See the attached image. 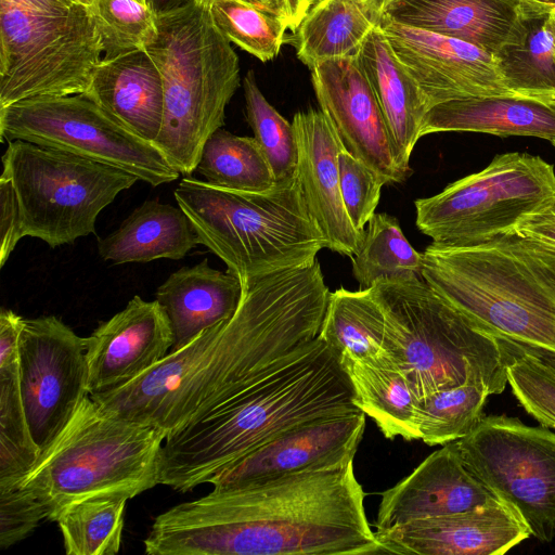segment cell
<instances>
[{
  "label": "cell",
  "instance_id": "obj_1",
  "mask_svg": "<svg viewBox=\"0 0 555 555\" xmlns=\"http://www.w3.org/2000/svg\"><path fill=\"white\" fill-rule=\"evenodd\" d=\"M330 294L318 261L244 284L230 319L134 379L90 397L168 436L223 405L272 363L317 338Z\"/></svg>",
  "mask_w": 555,
  "mask_h": 555
},
{
  "label": "cell",
  "instance_id": "obj_2",
  "mask_svg": "<svg viewBox=\"0 0 555 555\" xmlns=\"http://www.w3.org/2000/svg\"><path fill=\"white\" fill-rule=\"evenodd\" d=\"M353 463L212 489L155 517L150 555H364L380 553Z\"/></svg>",
  "mask_w": 555,
  "mask_h": 555
},
{
  "label": "cell",
  "instance_id": "obj_3",
  "mask_svg": "<svg viewBox=\"0 0 555 555\" xmlns=\"http://www.w3.org/2000/svg\"><path fill=\"white\" fill-rule=\"evenodd\" d=\"M337 353L320 337L270 365L205 417L164 440L159 485L190 491L276 436L309 422L361 413Z\"/></svg>",
  "mask_w": 555,
  "mask_h": 555
},
{
  "label": "cell",
  "instance_id": "obj_4",
  "mask_svg": "<svg viewBox=\"0 0 555 555\" xmlns=\"http://www.w3.org/2000/svg\"><path fill=\"white\" fill-rule=\"evenodd\" d=\"M422 279L487 333L555 354V253L505 233L467 246L429 244Z\"/></svg>",
  "mask_w": 555,
  "mask_h": 555
},
{
  "label": "cell",
  "instance_id": "obj_5",
  "mask_svg": "<svg viewBox=\"0 0 555 555\" xmlns=\"http://www.w3.org/2000/svg\"><path fill=\"white\" fill-rule=\"evenodd\" d=\"M173 195L202 245L243 285L276 272L310 267L326 248L297 176L264 192L229 190L186 177Z\"/></svg>",
  "mask_w": 555,
  "mask_h": 555
},
{
  "label": "cell",
  "instance_id": "obj_6",
  "mask_svg": "<svg viewBox=\"0 0 555 555\" xmlns=\"http://www.w3.org/2000/svg\"><path fill=\"white\" fill-rule=\"evenodd\" d=\"M164 87V119L153 142L182 175L196 169L206 140L224 125L240 87L238 56L208 8L189 3L157 13V34L145 47Z\"/></svg>",
  "mask_w": 555,
  "mask_h": 555
},
{
  "label": "cell",
  "instance_id": "obj_7",
  "mask_svg": "<svg viewBox=\"0 0 555 555\" xmlns=\"http://www.w3.org/2000/svg\"><path fill=\"white\" fill-rule=\"evenodd\" d=\"M166 437L158 428L104 409L88 395L17 486L39 501L51 521L63 507L87 498L132 499L159 485Z\"/></svg>",
  "mask_w": 555,
  "mask_h": 555
},
{
  "label": "cell",
  "instance_id": "obj_8",
  "mask_svg": "<svg viewBox=\"0 0 555 555\" xmlns=\"http://www.w3.org/2000/svg\"><path fill=\"white\" fill-rule=\"evenodd\" d=\"M397 347L398 366L421 400L466 383L502 393L507 378L498 338L478 327L423 279L370 287Z\"/></svg>",
  "mask_w": 555,
  "mask_h": 555
},
{
  "label": "cell",
  "instance_id": "obj_9",
  "mask_svg": "<svg viewBox=\"0 0 555 555\" xmlns=\"http://www.w3.org/2000/svg\"><path fill=\"white\" fill-rule=\"evenodd\" d=\"M2 173L16 193L23 236L52 248L94 233L99 214L138 181L121 169L22 140L9 142Z\"/></svg>",
  "mask_w": 555,
  "mask_h": 555
},
{
  "label": "cell",
  "instance_id": "obj_10",
  "mask_svg": "<svg viewBox=\"0 0 555 555\" xmlns=\"http://www.w3.org/2000/svg\"><path fill=\"white\" fill-rule=\"evenodd\" d=\"M103 52L89 8L48 15L0 0V107L85 93Z\"/></svg>",
  "mask_w": 555,
  "mask_h": 555
},
{
  "label": "cell",
  "instance_id": "obj_11",
  "mask_svg": "<svg viewBox=\"0 0 555 555\" xmlns=\"http://www.w3.org/2000/svg\"><path fill=\"white\" fill-rule=\"evenodd\" d=\"M555 197L554 166L520 152L498 154L482 170L414 202L417 229L443 246H467L514 232Z\"/></svg>",
  "mask_w": 555,
  "mask_h": 555
},
{
  "label": "cell",
  "instance_id": "obj_12",
  "mask_svg": "<svg viewBox=\"0 0 555 555\" xmlns=\"http://www.w3.org/2000/svg\"><path fill=\"white\" fill-rule=\"evenodd\" d=\"M0 140H22L121 169L152 186L179 178L160 150L86 94L43 96L0 107Z\"/></svg>",
  "mask_w": 555,
  "mask_h": 555
},
{
  "label": "cell",
  "instance_id": "obj_13",
  "mask_svg": "<svg viewBox=\"0 0 555 555\" xmlns=\"http://www.w3.org/2000/svg\"><path fill=\"white\" fill-rule=\"evenodd\" d=\"M463 462L528 527L532 537H555V434L517 417H481L456 441Z\"/></svg>",
  "mask_w": 555,
  "mask_h": 555
},
{
  "label": "cell",
  "instance_id": "obj_14",
  "mask_svg": "<svg viewBox=\"0 0 555 555\" xmlns=\"http://www.w3.org/2000/svg\"><path fill=\"white\" fill-rule=\"evenodd\" d=\"M18 363L28 428L41 453L89 395L86 338L54 315L23 319Z\"/></svg>",
  "mask_w": 555,
  "mask_h": 555
},
{
  "label": "cell",
  "instance_id": "obj_15",
  "mask_svg": "<svg viewBox=\"0 0 555 555\" xmlns=\"http://www.w3.org/2000/svg\"><path fill=\"white\" fill-rule=\"evenodd\" d=\"M320 109L335 129L344 149L366 164L385 184L412 175L400 160L376 95L358 56H338L310 67Z\"/></svg>",
  "mask_w": 555,
  "mask_h": 555
},
{
  "label": "cell",
  "instance_id": "obj_16",
  "mask_svg": "<svg viewBox=\"0 0 555 555\" xmlns=\"http://www.w3.org/2000/svg\"><path fill=\"white\" fill-rule=\"evenodd\" d=\"M379 27L429 108L452 100L515 96L487 51L460 39L399 24L387 15Z\"/></svg>",
  "mask_w": 555,
  "mask_h": 555
},
{
  "label": "cell",
  "instance_id": "obj_17",
  "mask_svg": "<svg viewBox=\"0 0 555 555\" xmlns=\"http://www.w3.org/2000/svg\"><path fill=\"white\" fill-rule=\"evenodd\" d=\"M364 412L294 427L235 461L209 483L233 489L286 474L340 468L353 463L365 428Z\"/></svg>",
  "mask_w": 555,
  "mask_h": 555
},
{
  "label": "cell",
  "instance_id": "obj_18",
  "mask_svg": "<svg viewBox=\"0 0 555 555\" xmlns=\"http://www.w3.org/2000/svg\"><path fill=\"white\" fill-rule=\"evenodd\" d=\"M168 315L140 296L86 337L89 395L121 386L160 362L171 350Z\"/></svg>",
  "mask_w": 555,
  "mask_h": 555
},
{
  "label": "cell",
  "instance_id": "obj_19",
  "mask_svg": "<svg viewBox=\"0 0 555 555\" xmlns=\"http://www.w3.org/2000/svg\"><path fill=\"white\" fill-rule=\"evenodd\" d=\"M380 553L417 555H502L531 537L502 501L392 526L375 532Z\"/></svg>",
  "mask_w": 555,
  "mask_h": 555
},
{
  "label": "cell",
  "instance_id": "obj_20",
  "mask_svg": "<svg viewBox=\"0 0 555 555\" xmlns=\"http://www.w3.org/2000/svg\"><path fill=\"white\" fill-rule=\"evenodd\" d=\"M292 125L298 151L296 176L309 215L324 236L326 248L352 258L365 232L352 225L344 207L338 170L344 146L321 109L296 113Z\"/></svg>",
  "mask_w": 555,
  "mask_h": 555
},
{
  "label": "cell",
  "instance_id": "obj_21",
  "mask_svg": "<svg viewBox=\"0 0 555 555\" xmlns=\"http://www.w3.org/2000/svg\"><path fill=\"white\" fill-rule=\"evenodd\" d=\"M380 494L377 530L501 501L468 470L456 441L429 454L410 475Z\"/></svg>",
  "mask_w": 555,
  "mask_h": 555
},
{
  "label": "cell",
  "instance_id": "obj_22",
  "mask_svg": "<svg viewBox=\"0 0 555 555\" xmlns=\"http://www.w3.org/2000/svg\"><path fill=\"white\" fill-rule=\"evenodd\" d=\"M386 15L492 55L505 46L521 43L530 18L519 0H389Z\"/></svg>",
  "mask_w": 555,
  "mask_h": 555
},
{
  "label": "cell",
  "instance_id": "obj_23",
  "mask_svg": "<svg viewBox=\"0 0 555 555\" xmlns=\"http://www.w3.org/2000/svg\"><path fill=\"white\" fill-rule=\"evenodd\" d=\"M83 94L142 139L154 142L158 137L164 87L145 48L104 55Z\"/></svg>",
  "mask_w": 555,
  "mask_h": 555
},
{
  "label": "cell",
  "instance_id": "obj_24",
  "mask_svg": "<svg viewBox=\"0 0 555 555\" xmlns=\"http://www.w3.org/2000/svg\"><path fill=\"white\" fill-rule=\"evenodd\" d=\"M243 295L241 280L212 269L207 259L171 273L155 293L169 318L173 344L170 352L186 346L205 330L230 319Z\"/></svg>",
  "mask_w": 555,
  "mask_h": 555
},
{
  "label": "cell",
  "instance_id": "obj_25",
  "mask_svg": "<svg viewBox=\"0 0 555 555\" xmlns=\"http://www.w3.org/2000/svg\"><path fill=\"white\" fill-rule=\"evenodd\" d=\"M437 132H480L555 141V103L516 96L452 100L431 106L421 137Z\"/></svg>",
  "mask_w": 555,
  "mask_h": 555
},
{
  "label": "cell",
  "instance_id": "obj_26",
  "mask_svg": "<svg viewBox=\"0 0 555 555\" xmlns=\"http://www.w3.org/2000/svg\"><path fill=\"white\" fill-rule=\"evenodd\" d=\"M376 95L403 166L410 167L428 104L403 64L393 53L382 28H374L357 53Z\"/></svg>",
  "mask_w": 555,
  "mask_h": 555
},
{
  "label": "cell",
  "instance_id": "obj_27",
  "mask_svg": "<svg viewBox=\"0 0 555 555\" xmlns=\"http://www.w3.org/2000/svg\"><path fill=\"white\" fill-rule=\"evenodd\" d=\"M198 244V234L179 206L151 199L137 207L114 232L99 238L98 253L113 264L178 260Z\"/></svg>",
  "mask_w": 555,
  "mask_h": 555
},
{
  "label": "cell",
  "instance_id": "obj_28",
  "mask_svg": "<svg viewBox=\"0 0 555 555\" xmlns=\"http://www.w3.org/2000/svg\"><path fill=\"white\" fill-rule=\"evenodd\" d=\"M319 336L340 360L399 369L396 344L371 288L339 287L332 292Z\"/></svg>",
  "mask_w": 555,
  "mask_h": 555
},
{
  "label": "cell",
  "instance_id": "obj_29",
  "mask_svg": "<svg viewBox=\"0 0 555 555\" xmlns=\"http://www.w3.org/2000/svg\"><path fill=\"white\" fill-rule=\"evenodd\" d=\"M21 315L0 311V487H14L39 457L26 420L18 363Z\"/></svg>",
  "mask_w": 555,
  "mask_h": 555
},
{
  "label": "cell",
  "instance_id": "obj_30",
  "mask_svg": "<svg viewBox=\"0 0 555 555\" xmlns=\"http://www.w3.org/2000/svg\"><path fill=\"white\" fill-rule=\"evenodd\" d=\"M389 0H323L294 33L296 54L309 68L319 61L356 55L386 15Z\"/></svg>",
  "mask_w": 555,
  "mask_h": 555
},
{
  "label": "cell",
  "instance_id": "obj_31",
  "mask_svg": "<svg viewBox=\"0 0 555 555\" xmlns=\"http://www.w3.org/2000/svg\"><path fill=\"white\" fill-rule=\"evenodd\" d=\"M354 390V403L371 417L385 438L420 439V399L404 374L396 366L344 359Z\"/></svg>",
  "mask_w": 555,
  "mask_h": 555
},
{
  "label": "cell",
  "instance_id": "obj_32",
  "mask_svg": "<svg viewBox=\"0 0 555 555\" xmlns=\"http://www.w3.org/2000/svg\"><path fill=\"white\" fill-rule=\"evenodd\" d=\"M195 170L209 184L235 191L264 192L278 183L256 139L222 128L206 140Z\"/></svg>",
  "mask_w": 555,
  "mask_h": 555
},
{
  "label": "cell",
  "instance_id": "obj_33",
  "mask_svg": "<svg viewBox=\"0 0 555 555\" xmlns=\"http://www.w3.org/2000/svg\"><path fill=\"white\" fill-rule=\"evenodd\" d=\"M545 18H529L522 42L503 47L493 57L504 85L515 96L555 103V40Z\"/></svg>",
  "mask_w": 555,
  "mask_h": 555
},
{
  "label": "cell",
  "instance_id": "obj_34",
  "mask_svg": "<svg viewBox=\"0 0 555 555\" xmlns=\"http://www.w3.org/2000/svg\"><path fill=\"white\" fill-rule=\"evenodd\" d=\"M351 261L352 274L361 288H370L382 280L422 279L423 253L409 243L397 218L385 212L373 215Z\"/></svg>",
  "mask_w": 555,
  "mask_h": 555
},
{
  "label": "cell",
  "instance_id": "obj_35",
  "mask_svg": "<svg viewBox=\"0 0 555 555\" xmlns=\"http://www.w3.org/2000/svg\"><path fill=\"white\" fill-rule=\"evenodd\" d=\"M125 495L87 498L63 507L55 518L67 555H115L122 540Z\"/></svg>",
  "mask_w": 555,
  "mask_h": 555
},
{
  "label": "cell",
  "instance_id": "obj_36",
  "mask_svg": "<svg viewBox=\"0 0 555 555\" xmlns=\"http://www.w3.org/2000/svg\"><path fill=\"white\" fill-rule=\"evenodd\" d=\"M490 393L466 383L436 391L418 401L420 439L427 446H444L470 434L482 417Z\"/></svg>",
  "mask_w": 555,
  "mask_h": 555
},
{
  "label": "cell",
  "instance_id": "obj_37",
  "mask_svg": "<svg viewBox=\"0 0 555 555\" xmlns=\"http://www.w3.org/2000/svg\"><path fill=\"white\" fill-rule=\"evenodd\" d=\"M507 384L522 408L543 427L555 428V367L538 348L496 337Z\"/></svg>",
  "mask_w": 555,
  "mask_h": 555
},
{
  "label": "cell",
  "instance_id": "obj_38",
  "mask_svg": "<svg viewBox=\"0 0 555 555\" xmlns=\"http://www.w3.org/2000/svg\"><path fill=\"white\" fill-rule=\"evenodd\" d=\"M218 30L261 62L273 60L285 41L287 25L243 0H211L208 5Z\"/></svg>",
  "mask_w": 555,
  "mask_h": 555
},
{
  "label": "cell",
  "instance_id": "obj_39",
  "mask_svg": "<svg viewBox=\"0 0 555 555\" xmlns=\"http://www.w3.org/2000/svg\"><path fill=\"white\" fill-rule=\"evenodd\" d=\"M247 121L273 171L276 182L289 180L297 171V141L294 127L264 98L255 73L243 79Z\"/></svg>",
  "mask_w": 555,
  "mask_h": 555
},
{
  "label": "cell",
  "instance_id": "obj_40",
  "mask_svg": "<svg viewBox=\"0 0 555 555\" xmlns=\"http://www.w3.org/2000/svg\"><path fill=\"white\" fill-rule=\"evenodd\" d=\"M89 10L102 37L105 56L145 48L157 34V14L137 0H94Z\"/></svg>",
  "mask_w": 555,
  "mask_h": 555
},
{
  "label": "cell",
  "instance_id": "obj_41",
  "mask_svg": "<svg viewBox=\"0 0 555 555\" xmlns=\"http://www.w3.org/2000/svg\"><path fill=\"white\" fill-rule=\"evenodd\" d=\"M340 194L352 225L365 232L380 197L383 180L366 164L345 149L338 155Z\"/></svg>",
  "mask_w": 555,
  "mask_h": 555
},
{
  "label": "cell",
  "instance_id": "obj_42",
  "mask_svg": "<svg viewBox=\"0 0 555 555\" xmlns=\"http://www.w3.org/2000/svg\"><path fill=\"white\" fill-rule=\"evenodd\" d=\"M46 512L39 501L20 486L0 487V547L9 548L27 538Z\"/></svg>",
  "mask_w": 555,
  "mask_h": 555
},
{
  "label": "cell",
  "instance_id": "obj_43",
  "mask_svg": "<svg viewBox=\"0 0 555 555\" xmlns=\"http://www.w3.org/2000/svg\"><path fill=\"white\" fill-rule=\"evenodd\" d=\"M23 237L18 201L12 181L0 176V267H3Z\"/></svg>",
  "mask_w": 555,
  "mask_h": 555
},
{
  "label": "cell",
  "instance_id": "obj_44",
  "mask_svg": "<svg viewBox=\"0 0 555 555\" xmlns=\"http://www.w3.org/2000/svg\"><path fill=\"white\" fill-rule=\"evenodd\" d=\"M514 232L555 253V197L524 216L517 222Z\"/></svg>",
  "mask_w": 555,
  "mask_h": 555
},
{
  "label": "cell",
  "instance_id": "obj_45",
  "mask_svg": "<svg viewBox=\"0 0 555 555\" xmlns=\"http://www.w3.org/2000/svg\"><path fill=\"white\" fill-rule=\"evenodd\" d=\"M17 4L29 10L48 14L65 15L76 4L72 0H13Z\"/></svg>",
  "mask_w": 555,
  "mask_h": 555
},
{
  "label": "cell",
  "instance_id": "obj_46",
  "mask_svg": "<svg viewBox=\"0 0 555 555\" xmlns=\"http://www.w3.org/2000/svg\"><path fill=\"white\" fill-rule=\"evenodd\" d=\"M283 3H284L285 12H286L287 27L293 33H295L310 10L308 1L307 0H283Z\"/></svg>",
  "mask_w": 555,
  "mask_h": 555
},
{
  "label": "cell",
  "instance_id": "obj_47",
  "mask_svg": "<svg viewBox=\"0 0 555 555\" xmlns=\"http://www.w3.org/2000/svg\"><path fill=\"white\" fill-rule=\"evenodd\" d=\"M528 16H543L555 11V0H519Z\"/></svg>",
  "mask_w": 555,
  "mask_h": 555
},
{
  "label": "cell",
  "instance_id": "obj_48",
  "mask_svg": "<svg viewBox=\"0 0 555 555\" xmlns=\"http://www.w3.org/2000/svg\"><path fill=\"white\" fill-rule=\"evenodd\" d=\"M251 5H255L274 16H278L286 23V12L283 0H243ZM287 25V23H286ZM288 28V27H287Z\"/></svg>",
  "mask_w": 555,
  "mask_h": 555
},
{
  "label": "cell",
  "instance_id": "obj_49",
  "mask_svg": "<svg viewBox=\"0 0 555 555\" xmlns=\"http://www.w3.org/2000/svg\"><path fill=\"white\" fill-rule=\"evenodd\" d=\"M151 9L157 14L189 3L192 0H147Z\"/></svg>",
  "mask_w": 555,
  "mask_h": 555
},
{
  "label": "cell",
  "instance_id": "obj_50",
  "mask_svg": "<svg viewBox=\"0 0 555 555\" xmlns=\"http://www.w3.org/2000/svg\"><path fill=\"white\" fill-rule=\"evenodd\" d=\"M545 27L555 40V13H548L545 18Z\"/></svg>",
  "mask_w": 555,
  "mask_h": 555
},
{
  "label": "cell",
  "instance_id": "obj_51",
  "mask_svg": "<svg viewBox=\"0 0 555 555\" xmlns=\"http://www.w3.org/2000/svg\"><path fill=\"white\" fill-rule=\"evenodd\" d=\"M541 354L543 356V358L555 367V354H552V353H548V352H544L542 350H540Z\"/></svg>",
  "mask_w": 555,
  "mask_h": 555
},
{
  "label": "cell",
  "instance_id": "obj_52",
  "mask_svg": "<svg viewBox=\"0 0 555 555\" xmlns=\"http://www.w3.org/2000/svg\"><path fill=\"white\" fill-rule=\"evenodd\" d=\"M76 4H81L86 8L91 9L93 7L94 0H72Z\"/></svg>",
  "mask_w": 555,
  "mask_h": 555
},
{
  "label": "cell",
  "instance_id": "obj_53",
  "mask_svg": "<svg viewBox=\"0 0 555 555\" xmlns=\"http://www.w3.org/2000/svg\"><path fill=\"white\" fill-rule=\"evenodd\" d=\"M197 4H201V5H204V7H207L209 5V3L211 2V0H194Z\"/></svg>",
  "mask_w": 555,
  "mask_h": 555
},
{
  "label": "cell",
  "instance_id": "obj_54",
  "mask_svg": "<svg viewBox=\"0 0 555 555\" xmlns=\"http://www.w3.org/2000/svg\"><path fill=\"white\" fill-rule=\"evenodd\" d=\"M310 9L323 0H307Z\"/></svg>",
  "mask_w": 555,
  "mask_h": 555
},
{
  "label": "cell",
  "instance_id": "obj_55",
  "mask_svg": "<svg viewBox=\"0 0 555 555\" xmlns=\"http://www.w3.org/2000/svg\"><path fill=\"white\" fill-rule=\"evenodd\" d=\"M137 1H139L140 3H143V4L149 5V1H147V0H137ZM149 7H150V5H149Z\"/></svg>",
  "mask_w": 555,
  "mask_h": 555
},
{
  "label": "cell",
  "instance_id": "obj_56",
  "mask_svg": "<svg viewBox=\"0 0 555 555\" xmlns=\"http://www.w3.org/2000/svg\"><path fill=\"white\" fill-rule=\"evenodd\" d=\"M553 146L555 147V141L552 142Z\"/></svg>",
  "mask_w": 555,
  "mask_h": 555
},
{
  "label": "cell",
  "instance_id": "obj_57",
  "mask_svg": "<svg viewBox=\"0 0 555 555\" xmlns=\"http://www.w3.org/2000/svg\"><path fill=\"white\" fill-rule=\"evenodd\" d=\"M552 13H555V11H554V12H552Z\"/></svg>",
  "mask_w": 555,
  "mask_h": 555
}]
</instances>
